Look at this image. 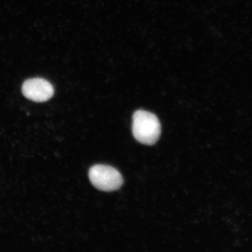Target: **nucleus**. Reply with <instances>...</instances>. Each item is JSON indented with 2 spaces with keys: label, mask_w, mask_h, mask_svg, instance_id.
<instances>
[{
  "label": "nucleus",
  "mask_w": 252,
  "mask_h": 252,
  "mask_svg": "<svg viewBox=\"0 0 252 252\" xmlns=\"http://www.w3.org/2000/svg\"><path fill=\"white\" fill-rule=\"evenodd\" d=\"M132 130L140 143L153 145L159 139L161 127L158 119L152 113L139 110L133 116Z\"/></svg>",
  "instance_id": "1"
},
{
  "label": "nucleus",
  "mask_w": 252,
  "mask_h": 252,
  "mask_svg": "<svg viewBox=\"0 0 252 252\" xmlns=\"http://www.w3.org/2000/svg\"><path fill=\"white\" fill-rule=\"evenodd\" d=\"M89 178L94 187L105 191L118 190L124 183L121 173L109 165H95L91 167Z\"/></svg>",
  "instance_id": "2"
},
{
  "label": "nucleus",
  "mask_w": 252,
  "mask_h": 252,
  "mask_svg": "<svg viewBox=\"0 0 252 252\" xmlns=\"http://www.w3.org/2000/svg\"><path fill=\"white\" fill-rule=\"evenodd\" d=\"M22 91L28 99L36 102L48 100L54 94V88L45 79L35 78L25 82Z\"/></svg>",
  "instance_id": "3"
}]
</instances>
